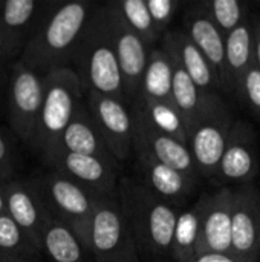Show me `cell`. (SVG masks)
Instances as JSON below:
<instances>
[{
    "mask_svg": "<svg viewBox=\"0 0 260 262\" xmlns=\"http://www.w3.org/2000/svg\"><path fill=\"white\" fill-rule=\"evenodd\" d=\"M97 6L92 2H67L48 11L18 60L41 75L70 68L74 52Z\"/></svg>",
    "mask_w": 260,
    "mask_h": 262,
    "instance_id": "cell-1",
    "label": "cell"
},
{
    "mask_svg": "<svg viewBox=\"0 0 260 262\" xmlns=\"http://www.w3.org/2000/svg\"><path fill=\"white\" fill-rule=\"evenodd\" d=\"M118 200L141 259L155 262L172 256L179 210L133 178L120 180Z\"/></svg>",
    "mask_w": 260,
    "mask_h": 262,
    "instance_id": "cell-2",
    "label": "cell"
},
{
    "mask_svg": "<svg viewBox=\"0 0 260 262\" xmlns=\"http://www.w3.org/2000/svg\"><path fill=\"white\" fill-rule=\"evenodd\" d=\"M70 68L77 72L84 94L97 92L127 103L104 5L97 6L74 52Z\"/></svg>",
    "mask_w": 260,
    "mask_h": 262,
    "instance_id": "cell-3",
    "label": "cell"
},
{
    "mask_svg": "<svg viewBox=\"0 0 260 262\" xmlns=\"http://www.w3.org/2000/svg\"><path fill=\"white\" fill-rule=\"evenodd\" d=\"M84 103V89L72 68L54 69L44 75L43 106L31 144V149L35 150L40 158L54 150L61 134Z\"/></svg>",
    "mask_w": 260,
    "mask_h": 262,
    "instance_id": "cell-4",
    "label": "cell"
},
{
    "mask_svg": "<svg viewBox=\"0 0 260 262\" xmlns=\"http://www.w3.org/2000/svg\"><path fill=\"white\" fill-rule=\"evenodd\" d=\"M84 246L95 262H141L118 192L104 195L97 203L84 236Z\"/></svg>",
    "mask_w": 260,
    "mask_h": 262,
    "instance_id": "cell-5",
    "label": "cell"
},
{
    "mask_svg": "<svg viewBox=\"0 0 260 262\" xmlns=\"http://www.w3.org/2000/svg\"><path fill=\"white\" fill-rule=\"evenodd\" d=\"M44 97V75L32 71L20 60L11 64L6 100L8 120L12 134L31 147Z\"/></svg>",
    "mask_w": 260,
    "mask_h": 262,
    "instance_id": "cell-6",
    "label": "cell"
},
{
    "mask_svg": "<svg viewBox=\"0 0 260 262\" xmlns=\"http://www.w3.org/2000/svg\"><path fill=\"white\" fill-rule=\"evenodd\" d=\"M234 123L222 97L190 127L188 147L201 177L215 178Z\"/></svg>",
    "mask_w": 260,
    "mask_h": 262,
    "instance_id": "cell-7",
    "label": "cell"
},
{
    "mask_svg": "<svg viewBox=\"0 0 260 262\" xmlns=\"http://www.w3.org/2000/svg\"><path fill=\"white\" fill-rule=\"evenodd\" d=\"M38 186L52 215L72 226L84 243L95 206L104 195H98L54 170L41 177Z\"/></svg>",
    "mask_w": 260,
    "mask_h": 262,
    "instance_id": "cell-8",
    "label": "cell"
},
{
    "mask_svg": "<svg viewBox=\"0 0 260 262\" xmlns=\"http://www.w3.org/2000/svg\"><path fill=\"white\" fill-rule=\"evenodd\" d=\"M104 9L124 81L126 100L133 104L141 94L143 78L152 48L123 21L112 2L106 3Z\"/></svg>",
    "mask_w": 260,
    "mask_h": 262,
    "instance_id": "cell-9",
    "label": "cell"
},
{
    "mask_svg": "<svg viewBox=\"0 0 260 262\" xmlns=\"http://www.w3.org/2000/svg\"><path fill=\"white\" fill-rule=\"evenodd\" d=\"M86 104L115 160L118 163L130 160L135 152L133 115L127 103L115 97L89 92L86 94Z\"/></svg>",
    "mask_w": 260,
    "mask_h": 262,
    "instance_id": "cell-10",
    "label": "cell"
},
{
    "mask_svg": "<svg viewBox=\"0 0 260 262\" xmlns=\"http://www.w3.org/2000/svg\"><path fill=\"white\" fill-rule=\"evenodd\" d=\"M260 169L259 137L251 123L234 120L215 180L228 184H251Z\"/></svg>",
    "mask_w": 260,
    "mask_h": 262,
    "instance_id": "cell-11",
    "label": "cell"
},
{
    "mask_svg": "<svg viewBox=\"0 0 260 262\" xmlns=\"http://www.w3.org/2000/svg\"><path fill=\"white\" fill-rule=\"evenodd\" d=\"M41 161L75 183L93 190L98 195H113L118 192L120 163L101 157L80 155L70 152H52Z\"/></svg>",
    "mask_w": 260,
    "mask_h": 262,
    "instance_id": "cell-12",
    "label": "cell"
},
{
    "mask_svg": "<svg viewBox=\"0 0 260 262\" xmlns=\"http://www.w3.org/2000/svg\"><path fill=\"white\" fill-rule=\"evenodd\" d=\"M8 215L25 230L38 250L46 226L54 218L38 180H12L6 186Z\"/></svg>",
    "mask_w": 260,
    "mask_h": 262,
    "instance_id": "cell-13",
    "label": "cell"
},
{
    "mask_svg": "<svg viewBox=\"0 0 260 262\" xmlns=\"http://www.w3.org/2000/svg\"><path fill=\"white\" fill-rule=\"evenodd\" d=\"M44 3L38 0L0 2V58H20L28 41L40 25Z\"/></svg>",
    "mask_w": 260,
    "mask_h": 262,
    "instance_id": "cell-14",
    "label": "cell"
},
{
    "mask_svg": "<svg viewBox=\"0 0 260 262\" xmlns=\"http://www.w3.org/2000/svg\"><path fill=\"white\" fill-rule=\"evenodd\" d=\"M133 115V149L136 152L149 154L158 161L179 170L188 178L198 181L199 172L195 164L188 144L166 135L155 129L136 109L132 107Z\"/></svg>",
    "mask_w": 260,
    "mask_h": 262,
    "instance_id": "cell-15",
    "label": "cell"
},
{
    "mask_svg": "<svg viewBox=\"0 0 260 262\" xmlns=\"http://www.w3.org/2000/svg\"><path fill=\"white\" fill-rule=\"evenodd\" d=\"M231 253L242 262H260V192L253 184L234 190Z\"/></svg>",
    "mask_w": 260,
    "mask_h": 262,
    "instance_id": "cell-16",
    "label": "cell"
},
{
    "mask_svg": "<svg viewBox=\"0 0 260 262\" xmlns=\"http://www.w3.org/2000/svg\"><path fill=\"white\" fill-rule=\"evenodd\" d=\"M135 167L139 183L178 210H182L196 192L198 181L158 161L149 154L136 152Z\"/></svg>",
    "mask_w": 260,
    "mask_h": 262,
    "instance_id": "cell-17",
    "label": "cell"
},
{
    "mask_svg": "<svg viewBox=\"0 0 260 262\" xmlns=\"http://www.w3.org/2000/svg\"><path fill=\"white\" fill-rule=\"evenodd\" d=\"M233 206L234 190L222 187L208 193L202 223L199 253H231L233 249Z\"/></svg>",
    "mask_w": 260,
    "mask_h": 262,
    "instance_id": "cell-18",
    "label": "cell"
},
{
    "mask_svg": "<svg viewBox=\"0 0 260 262\" xmlns=\"http://www.w3.org/2000/svg\"><path fill=\"white\" fill-rule=\"evenodd\" d=\"M161 46L184 68V71L202 91L218 94V89L222 88L219 74L184 31H167L162 35Z\"/></svg>",
    "mask_w": 260,
    "mask_h": 262,
    "instance_id": "cell-19",
    "label": "cell"
},
{
    "mask_svg": "<svg viewBox=\"0 0 260 262\" xmlns=\"http://www.w3.org/2000/svg\"><path fill=\"white\" fill-rule=\"evenodd\" d=\"M184 28V32L211 63L222 81L225 68V35L215 25L199 2L192 3L185 11Z\"/></svg>",
    "mask_w": 260,
    "mask_h": 262,
    "instance_id": "cell-20",
    "label": "cell"
},
{
    "mask_svg": "<svg viewBox=\"0 0 260 262\" xmlns=\"http://www.w3.org/2000/svg\"><path fill=\"white\" fill-rule=\"evenodd\" d=\"M58 150L80 154V155L101 157V158H106L110 161H116L115 157L112 155V152L109 150L104 138L101 137L100 129L95 124L86 103L78 109V112L75 114V117L72 118L69 126L64 129V132L61 134V137L52 152H58Z\"/></svg>",
    "mask_w": 260,
    "mask_h": 262,
    "instance_id": "cell-21",
    "label": "cell"
},
{
    "mask_svg": "<svg viewBox=\"0 0 260 262\" xmlns=\"http://www.w3.org/2000/svg\"><path fill=\"white\" fill-rule=\"evenodd\" d=\"M254 64V17H247L225 35V68L222 88L236 91L245 72Z\"/></svg>",
    "mask_w": 260,
    "mask_h": 262,
    "instance_id": "cell-22",
    "label": "cell"
},
{
    "mask_svg": "<svg viewBox=\"0 0 260 262\" xmlns=\"http://www.w3.org/2000/svg\"><path fill=\"white\" fill-rule=\"evenodd\" d=\"M207 201L208 193H204L192 206L179 210L172 246V258L175 262H192L198 255Z\"/></svg>",
    "mask_w": 260,
    "mask_h": 262,
    "instance_id": "cell-23",
    "label": "cell"
},
{
    "mask_svg": "<svg viewBox=\"0 0 260 262\" xmlns=\"http://www.w3.org/2000/svg\"><path fill=\"white\" fill-rule=\"evenodd\" d=\"M173 61V104L190 127L196 123L219 98V94L202 91L184 71V68Z\"/></svg>",
    "mask_w": 260,
    "mask_h": 262,
    "instance_id": "cell-24",
    "label": "cell"
},
{
    "mask_svg": "<svg viewBox=\"0 0 260 262\" xmlns=\"http://www.w3.org/2000/svg\"><path fill=\"white\" fill-rule=\"evenodd\" d=\"M138 101L173 104V61L162 46L150 51Z\"/></svg>",
    "mask_w": 260,
    "mask_h": 262,
    "instance_id": "cell-25",
    "label": "cell"
},
{
    "mask_svg": "<svg viewBox=\"0 0 260 262\" xmlns=\"http://www.w3.org/2000/svg\"><path fill=\"white\" fill-rule=\"evenodd\" d=\"M41 252L52 262H84L89 250L72 226L54 216L41 238Z\"/></svg>",
    "mask_w": 260,
    "mask_h": 262,
    "instance_id": "cell-26",
    "label": "cell"
},
{
    "mask_svg": "<svg viewBox=\"0 0 260 262\" xmlns=\"http://www.w3.org/2000/svg\"><path fill=\"white\" fill-rule=\"evenodd\" d=\"M155 129L159 132L170 135L185 144H188V126L184 121L182 115L178 112L175 104L169 103H146V101H135L132 104Z\"/></svg>",
    "mask_w": 260,
    "mask_h": 262,
    "instance_id": "cell-27",
    "label": "cell"
},
{
    "mask_svg": "<svg viewBox=\"0 0 260 262\" xmlns=\"http://www.w3.org/2000/svg\"><path fill=\"white\" fill-rule=\"evenodd\" d=\"M112 3L123 21L150 48H155L153 45L161 38V35L153 25L147 0H116Z\"/></svg>",
    "mask_w": 260,
    "mask_h": 262,
    "instance_id": "cell-28",
    "label": "cell"
},
{
    "mask_svg": "<svg viewBox=\"0 0 260 262\" xmlns=\"http://www.w3.org/2000/svg\"><path fill=\"white\" fill-rule=\"evenodd\" d=\"M199 3L224 35L251 15L248 12V5L241 0H201Z\"/></svg>",
    "mask_w": 260,
    "mask_h": 262,
    "instance_id": "cell-29",
    "label": "cell"
},
{
    "mask_svg": "<svg viewBox=\"0 0 260 262\" xmlns=\"http://www.w3.org/2000/svg\"><path fill=\"white\" fill-rule=\"evenodd\" d=\"M0 252L17 256H29L40 250L25 233V230L8 213H5L0 216Z\"/></svg>",
    "mask_w": 260,
    "mask_h": 262,
    "instance_id": "cell-30",
    "label": "cell"
},
{
    "mask_svg": "<svg viewBox=\"0 0 260 262\" xmlns=\"http://www.w3.org/2000/svg\"><path fill=\"white\" fill-rule=\"evenodd\" d=\"M236 92L239 94L242 103L260 118V69L256 64L245 72L236 88Z\"/></svg>",
    "mask_w": 260,
    "mask_h": 262,
    "instance_id": "cell-31",
    "label": "cell"
},
{
    "mask_svg": "<svg viewBox=\"0 0 260 262\" xmlns=\"http://www.w3.org/2000/svg\"><path fill=\"white\" fill-rule=\"evenodd\" d=\"M179 5V0H147L153 25L161 37L167 32V28L178 12Z\"/></svg>",
    "mask_w": 260,
    "mask_h": 262,
    "instance_id": "cell-32",
    "label": "cell"
},
{
    "mask_svg": "<svg viewBox=\"0 0 260 262\" xmlns=\"http://www.w3.org/2000/svg\"><path fill=\"white\" fill-rule=\"evenodd\" d=\"M14 155H15V144L11 134L6 129L0 127V184H6L12 175L14 166Z\"/></svg>",
    "mask_w": 260,
    "mask_h": 262,
    "instance_id": "cell-33",
    "label": "cell"
},
{
    "mask_svg": "<svg viewBox=\"0 0 260 262\" xmlns=\"http://www.w3.org/2000/svg\"><path fill=\"white\" fill-rule=\"evenodd\" d=\"M192 262H242V261H239L233 253H215V252H208V253H199V255H196Z\"/></svg>",
    "mask_w": 260,
    "mask_h": 262,
    "instance_id": "cell-34",
    "label": "cell"
},
{
    "mask_svg": "<svg viewBox=\"0 0 260 262\" xmlns=\"http://www.w3.org/2000/svg\"><path fill=\"white\" fill-rule=\"evenodd\" d=\"M254 64L260 69V17H254Z\"/></svg>",
    "mask_w": 260,
    "mask_h": 262,
    "instance_id": "cell-35",
    "label": "cell"
},
{
    "mask_svg": "<svg viewBox=\"0 0 260 262\" xmlns=\"http://www.w3.org/2000/svg\"><path fill=\"white\" fill-rule=\"evenodd\" d=\"M8 61L2 60L0 58V98H2V91H3V86L8 83Z\"/></svg>",
    "mask_w": 260,
    "mask_h": 262,
    "instance_id": "cell-36",
    "label": "cell"
},
{
    "mask_svg": "<svg viewBox=\"0 0 260 262\" xmlns=\"http://www.w3.org/2000/svg\"><path fill=\"white\" fill-rule=\"evenodd\" d=\"M6 184H0V216L8 213V206H6Z\"/></svg>",
    "mask_w": 260,
    "mask_h": 262,
    "instance_id": "cell-37",
    "label": "cell"
},
{
    "mask_svg": "<svg viewBox=\"0 0 260 262\" xmlns=\"http://www.w3.org/2000/svg\"><path fill=\"white\" fill-rule=\"evenodd\" d=\"M0 262H29L26 256H17V255H9L0 252Z\"/></svg>",
    "mask_w": 260,
    "mask_h": 262,
    "instance_id": "cell-38",
    "label": "cell"
},
{
    "mask_svg": "<svg viewBox=\"0 0 260 262\" xmlns=\"http://www.w3.org/2000/svg\"><path fill=\"white\" fill-rule=\"evenodd\" d=\"M155 262H170V261H167V259H164V261H155Z\"/></svg>",
    "mask_w": 260,
    "mask_h": 262,
    "instance_id": "cell-39",
    "label": "cell"
}]
</instances>
